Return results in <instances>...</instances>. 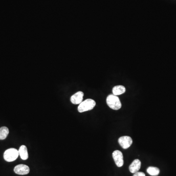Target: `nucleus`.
<instances>
[{"instance_id": "obj_1", "label": "nucleus", "mask_w": 176, "mask_h": 176, "mask_svg": "<svg viewBox=\"0 0 176 176\" xmlns=\"http://www.w3.org/2000/svg\"><path fill=\"white\" fill-rule=\"evenodd\" d=\"M108 106L112 109L118 110L121 108V103L118 97L114 95H110L106 99Z\"/></svg>"}, {"instance_id": "obj_2", "label": "nucleus", "mask_w": 176, "mask_h": 176, "mask_svg": "<svg viewBox=\"0 0 176 176\" xmlns=\"http://www.w3.org/2000/svg\"><path fill=\"white\" fill-rule=\"evenodd\" d=\"M96 105L95 101L92 99H87L82 101L78 107V111L80 113H83L93 109Z\"/></svg>"}, {"instance_id": "obj_3", "label": "nucleus", "mask_w": 176, "mask_h": 176, "mask_svg": "<svg viewBox=\"0 0 176 176\" xmlns=\"http://www.w3.org/2000/svg\"><path fill=\"white\" fill-rule=\"evenodd\" d=\"M19 155L18 150L15 148H10L5 152L4 158L7 162H11L16 160Z\"/></svg>"}, {"instance_id": "obj_4", "label": "nucleus", "mask_w": 176, "mask_h": 176, "mask_svg": "<svg viewBox=\"0 0 176 176\" xmlns=\"http://www.w3.org/2000/svg\"><path fill=\"white\" fill-rule=\"evenodd\" d=\"M118 143L122 148L124 149H127L129 148L133 143V140L130 137L123 136L118 139Z\"/></svg>"}, {"instance_id": "obj_5", "label": "nucleus", "mask_w": 176, "mask_h": 176, "mask_svg": "<svg viewBox=\"0 0 176 176\" xmlns=\"http://www.w3.org/2000/svg\"><path fill=\"white\" fill-rule=\"evenodd\" d=\"M113 158L116 166L118 167H122L124 164L123 154L119 150H116L113 153Z\"/></svg>"}, {"instance_id": "obj_6", "label": "nucleus", "mask_w": 176, "mask_h": 176, "mask_svg": "<svg viewBox=\"0 0 176 176\" xmlns=\"http://www.w3.org/2000/svg\"><path fill=\"white\" fill-rule=\"evenodd\" d=\"M14 171L17 174L25 175L30 172V168L25 164H19L15 167Z\"/></svg>"}, {"instance_id": "obj_7", "label": "nucleus", "mask_w": 176, "mask_h": 176, "mask_svg": "<svg viewBox=\"0 0 176 176\" xmlns=\"http://www.w3.org/2000/svg\"><path fill=\"white\" fill-rule=\"evenodd\" d=\"M84 93L81 91L74 93L70 97V101L72 104H80L83 101Z\"/></svg>"}, {"instance_id": "obj_8", "label": "nucleus", "mask_w": 176, "mask_h": 176, "mask_svg": "<svg viewBox=\"0 0 176 176\" xmlns=\"http://www.w3.org/2000/svg\"><path fill=\"white\" fill-rule=\"evenodd\" d=\"M141 167V162L139 160L136 159L132 162L129 166V170L132 173H135L139 171Z\"/></svg>"}, {"instance_id": "obj_9", "label": "nucleus", "mask_w": 176, "mask_h": 176, "mask_svg": "<svg viewBox=\"0 0 176 176\" xmlns=\"http://www.w3.org/2000/svg\"><path fill=\"white\" fill-rule=\"evenodd\" d=\"M19 154L21 158L23 160H26L28 158V149L26 146L25 145H22L20 147L19 150H18Z\"/></svg>"}, {"instance_id": "obj_10", "label": "nucleus", "mask_w": 176, "mask_h": 176, "mask_svg": "<svg viewBox=\"0 0 176 176\" xmlns=\"http://www.w3.org/2000/svg\"><path fill=\"white\" fill-rule=\"evenodd\" d=\"M112 92H113V95H116V96L121 95L126 92V88L122 85L116 86L113 88Z\"/></svg>"}, {"instance_id": "obj_11", "label": "nucleus", "mask_w": 176, "mask_h": 176, "mask_svg": "<svg viewBox=\"0 0 176 176\" xmlns=\"http://www.w3.org/2000/svg\"><path fill=\"white\" fill-rule=\"evenodd\" d=\"M147 172L151 176H157L159 174L160 171V169L157 167L150 166L147 169Z\"/></svg>"}, {"instance_id": "obj_12", "label": "nucleus", "mask_w": 176, "mask_h": 176, "mask_svg": "<svg viewBox=\"0 0 176 176\" xmlns=\"http://www.w3.org/2000/svg\"><path fill=\"white\" fill-rule=\"evenodd\" d=\"M9 134V130L7 127H1L0 128V140H4L5 139Z\"/></svg>"}, {"instance_id": "obj_13", "label": "nucleus", "mask_w": 176, "mask_h": 176, "mask_svg": "<svg viewBox=\"0 0 176 176\" xmlns=\"http://www.w3.org/2000/svg\"><path fill=\"white\" fill-rule=\"evenodd\" d=\"M133 176H145V174L142 172H137L134 173Z\"/></svg>"}]
</instances>
